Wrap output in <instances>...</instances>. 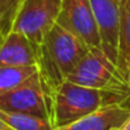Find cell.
<instances>
[{
    "mask_svg": "<svg viewBox=\"0 0 130 130\" xmlns=\"http://www.w3.org/2000/svg\"><path fill=\"white\" fill-rule=\"evenodd\" d=\"M105 54L116 62L121 0H89Z\"/></svg>",
    "mask_w": 130,
    "mask_h": 130,
    "instance_id": "cell-7",
    "label": "cell"
},
{
    "mask_svg": "<svg viewBox=\"0 0 130 130\" xmlns=\"http://www.w3.org/2000/svg\"><path fill=\"white\" fill-rule=\"evenodd\" d=\"M127 84H129V89H130V68H129V77H127Z\"/></svg>",
    "mask_w": 130,
    "mask_h": 130,
    "instance_id": "cell-16",
    "label": "cell"
},
{
    "mask_svg": "<svg viewBox=\"0 0 130 130\" xmlns=\"http://www.w3.org/2000/svg\"><path fill=\"white\" fill-rule=\"evenodd\" d=\"M40 72L38 65L29 67H0V96L28 82Z\"/></svg>",
    "mask_w": 130,
    "mask_h": 130,
    "instance_id": "cell-11",
    "label": "cell"
},
{
    "mask_svg": "<svg viewBox=\"0 0 130 130\" xmlns=\"http://www.w3.org/2000/svg\"><path fill=\"white\" fill-rule=\"evenodd\" d=\"M0 110L48 119V89L40 72L24 84L0 96Z\"/></svg>",
    "mask_w": 130,
    "mask_h": 130,
    "instance_id": "cell-5",
    "label": "cell"
},
{
    "mask_svg": "<svg viewBox=\"0 0 130 130\" xmlns=\"http://www.w3.org/2000/svg\"><path fill=\"white\" fill-rule=\"evenodd\" d=\"M116 65L127 80L130 68V0H121Z\"/></svg>",
    "mask_w": 130,
    "mask_h": 130,
    "instance_id": "cell-10",
    "label": "cell"
},
{
    "mask_svg": "<svg viewBox=\"0 0 130 130\" xmlns=\"http://www.w3.org/2000/svg\"><path fill=\"white\" fill-rule=\"evenodd\" d=\"M38 65V45L18 31L10 29L0 40V67Z\"/></svg>",
    "mask_w": 130,
    "mask_h": 130,
    "instance_id": "cell-9",
    "label": "cell"
},
{
    "mask_svg": "<svg viewBox=\"0 0 130 130\" xmlns=\"http://www.w3.org/2000/svg\"><path fill=\"white\" fill-rule=\"evenodd\" d=\"M60 9L61 0H18L10 29L40 45L56 23Z\"/></svg>",
    "mask_w": 130,
    "mask_h": 130,
    "instance_id": "cell-4",
    "label": "cell"
},
{
    "mask_svg": "<svg viewBox=\"0 0 130 130\" xmlns=\"http://www.w3.org/2000/svg\"><path fill=\"white\" fill-rule=\"evenodd\" d=\"M117 130H130V115L126 117V120L122 122V125Z\"/></svg>",
    "mask_w": 130,
    "mask_h": 130,
    "instance_id": "cell-15",
    "label": "cell"
},
{
    "mask_svg": "<svg viewBox=\"0 0 130 130\" xmlns=\"http://www.w3.org/2000/svg\"><path fill=\"white\" fill-rule=\"evenodd\" d=\"M0 130H15V129H13L7 121H4L2 117H0Z\"/></svg>",
    "mask_w": 130,
    "mask_h": 130,
    "instance_id": "cell-14",
    "label": "cell"
},
{
    "mask_svg": "<svg viewBox=\"0 0 130 130\" xmlns=\"http://www.w3.org/2000/svg\"><path fill=\"white\" fill-rule=\"evenodd\" d=\"M3 38V36H2V32H0V40H2Z\"/></svg>",
    "mask_w": 130,
    "mask_h": 130,
    "instance_id": "cell-17",
    "label": "cell"
},
{
    "mask_svg": "<svg viewBox=\"0 0 130 130\" xmlns=\"http://www.w3.org/2000/svg\"><path fill=\"white\" fill-rule=\"evenodd\" d=\"M130 115V98L102 106L94 112L54 130H117Z\"/></svg>",
    "mask_w": 130,
    "mask_h": 130,
    "instance_id": "cell-8",
    "label": "cell"
},
{
    "mask_svg": "<svg viewBox=\"0 0 130 130\" xmlns=\"http://www.w3.org/2000/svg\"><path fill=\"white\" fill-rule=\"evenodd\" d=\"M67 79L84 87L130 98L127 80L120 73L116 62L98 47L89 48Z\"/></svg>",
    "mask_w": 130,
    "mask_h": 130,
    "instance_id": "cell-3",
    "label": "cell"
},
{
    "mask_svg": "<svg viewBox=\"0 0 130 130\" xmlns=\"http://www.w3.org/2000/svg\"><path fill=\"white\" fill-rule=\"evenodd\" d=\"M17 2L18 0H0V32H2V36L10 31Z\"/></svg>",
    "mask_w": 130,
    "mask_h": 130,
    "instance_id": "cell-13",
    "label": "cell"
},
{
    "mask_svg": "<svg viewBox=\"0 0 130 130\" xmlns=\"http://www.w3.org/2000/svg\"><path fill=\"white\" fill-rule=\"evenodd\" d=\"M56 23L78 36L89 47L102 48L89 0H61V9Z\"/></svg>",
    "mask_w": 130,
    "mask_h": 130,
    "instance_id": "cell-6",
    "label": "cell"
},
{
    "mask_svg": "<svg viewBox=\"0 0 130 130\" xmlns=\"http://www.w3.org/2000/svg\"><path fill=\"white\" fill-rule=\"evenodd\" d=\"M48 89V120L54 129L69 125L105 105L129 98L84 87L68 79Z\"/></svg>",
    "mask_w": 130,
    "mask_h": 130,
    "instance_id": "cell-1",
    "label": "cell"
},
{
    "mask_svg": "<svg viewBox=\"0 0 130 130\" xmlns=\"http://www.w3.org/2000/svg\"><path fill=\"white\" fill-rule=\"evenodd\" d=\"M0 117L15 130H54L48 119L36 115L0 110Z\"/></svg>",
    "mask_w": 130,
    "mask_h": 130,
    "instance_id": "cell-12",
    "label": "cell"
},
{
    "mask_svg": "<svg viewBox=\"0 0 130 130\" xmlns=\"http://www.w3.org/2000/svg\"><path fill=\"white\" fill-rule=\"evenodd\" d=\"M89 48L78 36L55 23L38 45V69L46 87L67 79Z\"/></svg>",
    "mask_w": 130,
    "mask_h": 130,
    "instance_id": "cell-2",
    "label": "cell"
}]
</instances>
